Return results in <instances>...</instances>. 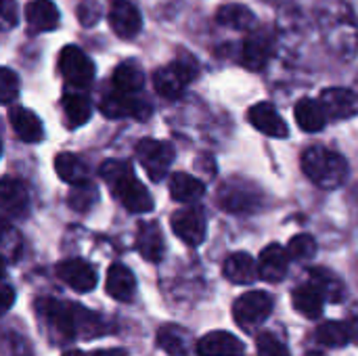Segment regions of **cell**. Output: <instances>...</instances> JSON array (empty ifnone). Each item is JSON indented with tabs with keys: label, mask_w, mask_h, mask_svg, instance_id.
<instances>
[{
	"label": "cell",
	"mask_w": 358,
	"mask_h": 356,
	"mask_svg": "<svg viewBox=\"0 0 358 356\" xmlns=\"http://www.w3.org/2000/svg\"><path fill=\"white\" fill-rule=\"evenodd\" d=\"M0 201H2V214L4 218H19L25 214L29 206V195L25 185L19 178L4 176L0 183Z\"/></svg>",
	"instance_id": "obj_14"
},
{
	"label": "cell",
	"mask_w": 358,
	"mask_h": 356,
	"mask_svg": "<svg viewBox=\"0 0 358 356\" xmlns=\"http://www.w3.org/2000/svg\"><path fill=\"white\" fill-rule=\"evenodd\" d=\"M275 300L266 292H248L233 304V319L243 332H252L262 325L273 313Z\"/></svg>",
	"instance_id": "obj_6"
},
{
	"label": "cell",
	"mask_w": 358,
	"mask_h": 356,
	"mask_svg": "<svg viewBox=\"0 0 358 356\" xmlns=\"http://www.w3.org/2000/svg\"><path fill=\"white\" fill-rule=\"evenodd\" d=\"M197 78V65L189 55L172 61L168 67H162L153 73V84L157 94L164 99H178L189 82Z\"/></svg>",
	"instance_id": "obj_5"
},
{
	"label": "cell",
	"mask_w": 358,
	"mask_h": 356,
	"mask_svg": "<svg viewBox=\"0 0 358 356\" xmlns=\"http://www.w3.org/2000/svg\"><path fill=\"white\" fill-rule=\"evenodd\" d=\"M109 25H111V29L117 36H122V38H134L141 31V27H143V19H141L138 8L132 2L117 0V2L111 4Z\"/></svg>",
	"instance_id": "obj_16"
},
{
	"label": "cell",
	"mask_w": 358,
	"mask_h": 356,
	"mask_svg": "<svg viewBox=\"0 0 358 356\" xmlns=\"http://www.w3.org/2000/svg\"><path fill=\"white\" fill-rule=\"evenodd\" d=\"M101 176L128 212L147 214L153 210V197L143 187V183L134 176L130 164L109 159L101 166Z\"/></svg>",
	"instance_id": "obj_2"
},
{
	"label": "cell",
	"mask_w": 358,
	"mask_h": 356,
	"mask_svg": "<svg viewBox=\"0 0 358 356\" xmlns=\"http://www.w3.org/2000/svg\"><path fill=\"white\" fill-rule=\"evenodd\" d=\"M136 248L141 256L149 262H159L164 258V235L157 222H145L136 235Z\"/></svg>",
	"instance_id": "obj_24"
},
{
	"label": "cell",
	"mask_w": 358,
	"mask_h": 356,
	"mask_svg": "<svg viewBox=\"0 0 358 356\" xmlns=\"http://www.w3.org/2000/svg\"><path fill=\"white\" fill-rule=\"evenodd\" d=\"M36 311L44 325L57 334L59 340H76V338H94L103 334V321L88 308H82L73 302H61L55 298H40L36 302Z\"/></svg>",
	"instance_id": "obj_1"
},
{
	"label": "cell",
	"mask_w": 358,
	"mask_h": 356,
	"mask_svg": "<svg viewBox=\"0 0 358 356\" xmlns=\"http://www.w3.org/2000/svg\"><path fill=\"white\" fill-rule=\"evenodd\" d=\"M63 111H65L67 126L78 128V126H84L90 120L92 105H90V99L84 97L82 92H69V94L63 97Z\"/></svg>",
	"instance_id": "obj_29"
},
{
	"label": "cell",
	"mask_w": 358,
	"mask_h": 356,
	"mask_svg": "<svg viewBox=\"0 0 358 356\" xmlns=\"http://www.w3.org/2000/svg\"><path fill=\"white\" fill-rule=\"evenodd\" d=\"M92 356H126L124 350H117V348H109V350H99V353H94Z\"/></svg>",
	"instance_id": "obj_43"
},
{
	"label": "cell",
	"mask_w": 358,
	"mask_h": 356,
	"mask_svg": "<svg viewBox=\"0 0 358 356\" xmlns=\"http://www.w3.org/2000/svg\"><path fill=\"white\" fill-rule=\"evenodd\" d=\"M302 170L321 189H338L348 178L346 159L321 145L308 147L302 153Z\"/></svg>",
	"instance_id": "obj_3"
},
{
	"label": "cell",
	"mask_w": 358,
	"mask_h": 356,
	"mask_svg": "<svg viewBox=\"0 0 358 356\" xmlns=\"http://www.w3.org/2000/svg\"><path fill=\"white\" fill-rule=\"evenodd\" d=\"M224 277L235 283V285H250L254 283L258 277H260V271H258V262L245 254V252H237V254H231L227 260H224Z\"/></svg>",
	"instance_id": "obj_20"
},
{
	"label": "cell",
	"mask_w": 358,
	"mask_h": 356,
	"mask_svg": "<svg viewBox=\"0 0 358 356\" xmlns=\"http://www.w3.org/2000/svg\"><path fill=\"white\" fill-rule=\"evenodd\" d=\"M317 340L327 346V348H344L352 338H350V329L348 323L342 321H327L317 329Z\"/></svg>",
	"instance_id": "obj_34"
},
{
	"label": "cell",
	"mask_w": 358,
	"mask_h": 356,
	"mask_svg": "<svg viewBox=\"0 0 358 356\" xmlns=\"http://www.w3.org/2000/svg\"><path fill=\"white\" fill-rule=\"evenodd\" d=\"M17 92H19V78L8 67H2L0 69V101H2V105H10L13 99L17 97Z\"/></svg>",
	"instance_id": "obj_38"
},
{
	"label": "cell",
	"mask_w": 358,
	"mask_h": 356,
	"mask_svg": "<svg viewBox=\"0 0 358 356\" xmlns=\"http://www.w3.org/2000/svg\"><path fill=\"white\" fill-rule=\"evenodd\" d=\"M348 329H350V338L358 342V317H355L352 321H348Z\"/></svg>",
	"instance_id": "obj_42"
},
{
	"label": "cell",
	"mask_w": 358,
	"mask_h": 356,
	"mask_svg": "<svg viewBox=\"0 0 358 356\" xmlns=\"http://www.w3.org/2000/svg\"><path fill=\"white\" fill-rule=\"evenodd\" d=\"M145 84V73L141 69L138 63L134 61H124L115 67L113 71V86L115 90H122V92H138Z\"/></svg>",
	"instance_id": "obj_28"
},
{
	"label": "cell",
	"mask_w": 358,
	"mask_h": 356,
	"mask_svg": "<svg viewBox=\"0 0 358 356\" xmlns=\"http://www.w3.org/2000/svg\"><path fill=\"white\" fill-rule=\"evenodd\" d=\"M55 170H57L59 178L69 183V185H78V183H84L88 178L86 164L73 153H59L55 157Z\"/></svg>",
	"instance_id": "obj_31"
},
{
	"label": "cell",
	"mask_w": 358,
	"mask_h": 356,
	"mask_svg": "<svg viewBox=\"0 0 358 356\" xmlns=\"http://www.w3.org/2000/svg\"><path fill=\"white\" fill-rule=\"evenodd\" d=\"M216 201L222 210L231 214H252L260 210L262 206V193L256 185L241 180V178H229L224 180L216 191Z\"/></svg>",
	"instance_id": "obj_4"
},
{
	"label": "cell",
	"mask_w": 358,
	"mask_h": 356,
	"mask_svg": "<svg viewBox=\"0 0 358 356\" xmlns=\"http://www.w3.org/2000/svg\"><path fill=\"white\" fill-rule=\"evenodd\" d=\"M101 111L103 115L111 118V120H120V118H134L138 122H145L151 113H153V107L143 101V99H136L134 94L130 92H122V90H115L111 94H107L103 101H101Z\"/></svg>",
	"instance_id": "obj_9"
},
{
	"label": "cell",
	"mask_w": 358,
	"mask_h": 356,
	"mask_svg": "<svg viewBox=\"0 0 358 356\" xmlns=\"http://www.w3.org/2000/svg\"><path fill=\"white\" fill-rule=\"evenodd\" d=\"M275 52V38L268 29H258L252 36H248V40L241 46V63L252 69V71H260L268 65V61L273 59Z\"/></svg>",
	"instance_id": "obj_11"
},
{
	"label": "cell",
	"mask_w": 358,
	"mask_h": 356,
	"mask_svg": "<svg viewBox=\"0 0 358 356\" xmlns=\"http://www.w3.org/2000/svg\"><path fill=\"white\" fill-rule=\"evenodd\" d=\"M59 69L63 80L71 88H86L94 80V63L78 46H65L59 57Z\"/></svg>",
	"instance_id": "obj_7"
},
{
	"label": "cell",
	"mask_w": 358,
	"mask_h": 356,
	"mask_svg": "<svg viewBox=\"0 0 358 356\" xmlns=\"http://www.w3.org/2000/svg\"><path fill=\"white\" fill-rule=\"evenodd\" d=\"M96 201H99V189L88 180L73 185L71 191H69V197H67L69 208L73 212H80V214L90 212L96 206Z\"/></svg>",
	"instance_id": "obj_32"
},
{
	"label": "cell",
	"mask_w": 358,
	"mask_h": 356,
	"mask_svg": "<svg viewBox=\"0 0 358 356\" xmlns=\"http://www.w3.org/2000/svg\"><path fill=\"white\" fill-rule=\"evenodd\" d=\"M248 118H250V124L256 130H260V132H264V134H268L273 138H285L289 134V128H287L285 120L279 115V111L271 103L254 105L250 109Z\"/></svg>",
	"instance_id": "obj_17"
},
{
	"label": "cell",
	"mask_w": 358,
	"mask_h": 356,
	"mask_svg": "<svg viewBox=\"0 0 358 356\" xmlns=\"http://www.w3.org/2000/svg\"><path fill=\"white\" fill-rule=\"evenodd\" d=\"M78 17L82 25H92L99 19V8L92 0H86L78 6Z\"/></svg>",
	"instance_id": "obj_39"
},
{
	"label": "cell",
	"mask_w": 358,
	"mask_h": 356,
	"mask_svg": "<svg viewBox=\"0 0 358 356\" xmlns=\"http://www.w3.org/2000/svg\"><path fill=\"white\" fill-rule=\"evenodd\" d=\"M317 252V241L310 235H296L289 245H287V254L294 260H310Z\"/></svg>",
	"instance_id": "obj_35"
},
{
	"label": "cell",
	"mask_w": 358,
	"mask_h": 356,
	"mask_svg": "<svg viewBox=\"0 0 358 356\" xmlns=\"http://www.w3.org/2000/svg\"><path fill=\"white\" fill-rule=\"evenodd\" d=\"M63 356H86L84 353H80V350H69V353H65Z\"/></svg>",
	"instance_id": "obj_44"
},
{
	"label": "cell",
	"mask_w": 358,
	"mask_h": 356,
	"mask_svg": "<svg viewBox=\"0 0 358 356\" xmlns=\"http://www.w3.org/2000/svg\"><path fill=\"white\" fill-rule=\"evenodd\" d=\"M25 19L31 31H48L59 25V10L52 0H31L25 6Z\"/></svg>",
	"instance_id": "obj_21"
},
{
	"label": "cell",
	"mask_w": 358,
	"mask_h": 356,
	"mask_svg": "<svg viewBox=\"0 0 358 356\" xmlns=\"http://www.w3.org/2000/svg\"><path fill=\"white\" fill-rule=\"evenodd\" d=\"M136 155L141 166L147 170L151 180H162L168 174V168L174 162V149L172 145L155 138H143L136 145Z\"/></svg>",
	"instance_id": "obj_8"
},
{
	"label": "cell",
	"mask_w": 358,
	"mask_h": 356,
	"mask_svg": "<svg viewBox=\"0 0 358 356\" xmlns=\"http://www.w3.org/2000/svg\"><path fill=\"white\" fill-rule=\"evenodd\" d=\"M157 344L168 356H191L189 355V334L176 325H164L157 334Z\"/></svg>",
	"instance_id": "obj_30"
},
{
	"label": "cell",
	"mask_w": 358,
	"mask_h": 356,
	"mask_svg": "<svg viewBox=\"0 0 358 356\" xmlns=\"http://www.w3.org/2000/svg\"><path fill=\"white\" fill-rule=\"evenodd\" d=\"M243 342L235 338L229 332H212L206 334L197 344L195 353L197 356H241L243 355Z\"/></svg>",
	"instance_id": "obj_15"
},
{
	"label": "cell",
	"mask_w": 358,
	"mask_h": 356,
	"mask_svg": "<svg viewBox=\"0 0 358 356\" xmlns=\"http://www.w3.org/2000/svg\"><path fill=\"white\" fill-rule=\"evenodd\" d=\"M292 302L294 308L304 315L306 319H319L323 315V304H325V296L323 292L315 285V283H306L294 290L292 294Z\"/></svg>",
	"instance_id": "obj_22"
},
{
	"label": "cell",
	"mask_w": 358,
	"mask_h": 356,
	"mask_svg": "<svg viewBox=\"0 0 358 356\" xmlns=\"http://www.w3.org/2000/svg\"><path fill=\"white\" fill-rule=\"evenodd\" d=\"M17 25V4L15 0H2V27L10 29Z\"/></svg>",
	"instance_id": "obj_40"
},
{
	"label": "cell",
	"mask_w": 358,
	"mask_h": 356,
	"mask_svg": "<svg viewBox=\"0 0 358 356\" xmlns=\"http://www.w3.org/2000/svg\"><path fill=\"white\" fill-rule=\"evenodd\" d=\"M2 296H4L2 308H4V311H10V306H13V302H15V292H13V287H10L8 283H4V287H2Z\"/></svg>",
	"instance_id": "obj_41"
},
{
	"label": "cell",
	"mask_w": 358,
	"mask_h": 356,
	"mask_svg": "<svg viewBox=\"0 0 358 356\" xmlns=\"http://www.w3.org/2000/svg\"><path fill=\"white\" fill-rule=\"evenodd\" d=\"M57 277L67 285L71 287L73 292H80V294H88L96 287V271L92 269V264H88L86 260H80V258H71V260H63L59 266H57Z\"/></svg>",
	"instance_id": "obj_12"
},
{
	"label": "cell",
	"mask_w": 358,
	"mask_h": 356,
	"mask_svg": "<svg viewBox=\"0 0 358 356\" xmlns=\"http://www.w3.org/2000/svg\"><path fill=\"white\" fill-rule=\"evenodd\" d=\"M294 115H296V122L302 130L306 132H319L325 128V109L321 105V101H315V99H300L296 103V109H294Z\"/></svg>",
	"instance_id": "obj_25"
},
{
	"label": "cell",
	"mask_w": 358,
	"mask_h": 356,
	"mask_svg": "<svg viewBox=\"0 0 358 356\" xmlns=\"http://www.w3.org/2000/svg\"><path fill=\"white\" fill-rule=\"evenodd\" d=\"M216 21L224 27H231V29H237V31H245V29H252L254 23H256V15L243 6V4H224L218 8L216 13Z\"/></svg>",
	"instance_id": "obj_27"
},
{
	"label": "cell",
	"mask_w": 358,
	"mask_h": 356,
	"mask_svg": "<svg viewBox=\"0 0 358 356\" xmlns=\"http://www.w3.org/2000/svg\"><path fill=\"white\" fill-rule=\"evenodd\" d=\"M105 290L107 294L117 300V302H130L134 292H136V279L132 275V271L120 262L111 264L107 271V281H105Z\"/></svg>",
	"instance_id": "obj_19"
},
{
	"label": "cell",
	"mask_w": 358,
	"mask_h": 356,
	"mask_svg": "<svg viewBox=\"0 0 358 356\" xmlns=\"http://www.w3.org/2000/svg\"><path fill=\"white\" fill-rule=\"evenodd\" d=\"M256 346H258V356H292L287 346L275 334H268V332L258 336Z\"/></svg>",
	"instance_id": "obj_36"
},
{
	"label": "cell",
	"mask_w": 358,
	"mask_h": 356,
	"mask_svg": "<svg viewBox=\"0 0 358 356\" xmlns=\"http://www.w3.org/2000/svg\"><path fill=\"white\" fill-rule=\"evenodd\" d=\"M308 277H310V283H315L323 292L325 300L342 302V298H344V285H342V281L334 273H329L327 269H310Z\"/></svg>",
	"instance_id": "obj_33"
},
{
	"label": "cell",
	"mask_w": 358,
	"mask_h": 356,
	"mask_svg": "<svg viewBox=\"0 0 358 356\" xmlns=\"http://www.w3.org/2000/svg\"><path fill=\"white\" fill-rule=\"evenodd\" d=\"M8 120H10V126H13V130L17 132V136L21 141H25V143H38V141H42V136H44L42 122L29 109L13 107L8 111Z\"/></svg>",
	"instance_id": "obj_23"
},
{
	"label": "cell",
	"mask_w": 358,
	"mask_h": 356,
	"mask_svg": "<svg viewBox=\"0 0 358 356\" xmlns=\"http://www.w3.org/2000/svg\"><path fill=\"white\" fill-rule=\"evenodd\" d=\"M2 256L6 264L17 262L21 256V235L10 227H4V233H2Z\"/></svg>",
	"instance_id": "obj_37"
},
{
	"label": "cell",
	"mask_w": 358,
	"mask_h": 356,
	"mask_svg": "<svg viewBox=\"0 0 358 356\" xmlns=\"http://www.w3.org/2000/svg\"><path fill=\"white\" fill-rule=\"evenodd\" d=\"M319 101L327 120H346L358 113V97L348 88H327Z\"/></svg>",
	"instance_id": "obj_13"
},
{
	"label": "cell",
	"mask_w": 358,
	"mask_h": 356,
	"mask_svg": "<svg viewBox=\"0 0 358 356\" xmlns=\"http://www.w3.org/2000/svg\"><path fill=\"white\" fill-rule=\"evenodd\" d=\"M203 193H206L203 183L199 178H195V176H191V174L178 172V174H174L170 178V195L176 201L191 204V201H197Z\"/></svg>",
	"instance_id": "obj_26"
},
{
	"label": "cell",
	"mask_w": 358,
	"mask_h": 356,
	"mask_svg": "<svg viewBox=\"0 0 358 356\" xmlns=\"http://www.w3.org/2000/svg\"><path fill=\"white\" fill-rule=\"evenodd\" d=\"M172 231L187 245H201L206 239V214L199 208H182L172 214Z\"/></svg>",
	"instance_id": "obj_10"
},
{
	"label": "cell",
	"mask_w": 358,
	"mask_h": 356,
	"mask_svg": "<svg viewBox=\"0 0 358 356\" xmlns=\"http://www.w3.org/2000/svg\"><path fill=\"white\" fill-rule=\"evenodd\" d=\"M287 269H289V254L279 243H271L268 248L262 250L260 260H258L260 279L268 283H279L285 279Z\"/></svg>",
	"instance_id": "obj_18"
}]
</instances>
